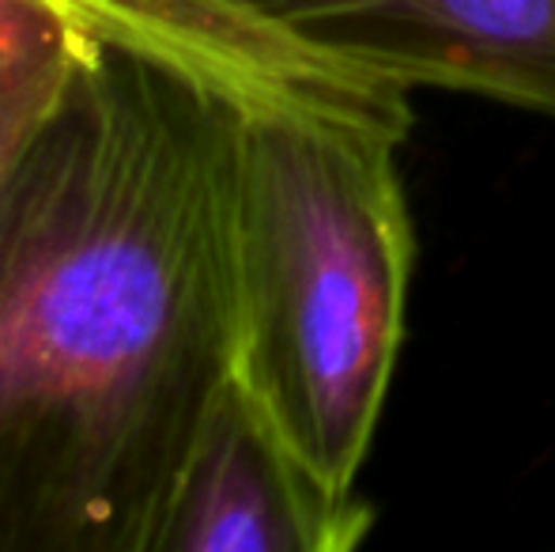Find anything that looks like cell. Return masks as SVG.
Masks as SVG:
<instances>
[{
	"label": "cell",
	"instance_id": "6da1fadb",
	"mask_svg": "<svg viewBox=\"0 0 555 552\" xmlns=\"http://www.w3.org/2000/svg\"><path fill=\"white\" fill-rule=\"evenodd\" d=\"M227 170L231 106L83 35L0 190V552H163L231 378Z\"/></svg>",
	"mask_w": 555,
	"mask_h": 552
},
{
	"label": "cell",
	"instance_id": "5b68a950",
	"mask_svg": "<svg viewBox=\"0 0 555 552\" xmlns=\"http://www.w3.org/2000/svg\"><path fill=\"white\" fill-rule=\"evenodd\" d=\"M80 46L83 35L65 50L0 68V190H4L15 163L23 159V152L30 147V140L38 137V129L46 126L53 106L65 95Z\"/></svg>",
	"mask_w": 555,
	"mask_h": 552
},
{
	"label": "cell",
	"instance_id": "3957f363",
	"mask_svg": "<svg viewBox=\"0 0 555 552\" xmlns=\"http://www.w3.org/2000/svg\"><path fill=\"white\" fill-rule=\"evenodd\" d=\"M249 4L409 91H465L555 118V0Z\"/></svg>",
	"mask_w": 555,
	"mask_h": 552
},
{
	"label": "cell",
	"instance_id": "277c9868",
	"mask_svg": "<svg viewBox=\"0 0 555 552\" xmlns=\"http://www.w3.org/2000/svg\"><path fill=\"white\" fill-rule=\"evenodd\" d=\"M374 511L333 500L227 378L182 470L163 552H348Z\"/></svg>",
	"mask_w": 555,
	"mask_h": 552
},
{
	"label": "cell",
	"instance_id": "8992f818",
	"mask_svg": "<svg viewBox=\"0 0 555 552\" xmlns=\"http://www.w3.org/2000/svg\"><path fill=\"white\" fill-rule=\"evenodd\" d=\"M80 38L57 0H0V68L65 50Z\"/></svg>",
	"mask_w": 555,
	"mask_h": 552
},
{
	"label": "cell",
	"instance_id": "7a4b0ae2",
	"mask_svg": "<svg viewBox=\"0 0 555 552\" xmlns=\"http://www.w3.org/2000/svg\"><path fill=\"white\" fill-rule=\"evenodd\" d=\"M409 111H234L231 383L333 500L356 480L404 341L416 235Z\"/></svg>",
	"mask_w": 555,
	"mask_h": 552
}]
</instances>
